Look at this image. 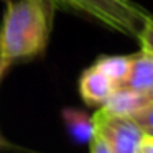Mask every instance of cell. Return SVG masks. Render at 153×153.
<instances>
[{"instance_id": "cell-1", "label": "cell", "mask_w": 153, "mask_h": 153, "mask_svg": "<svg viewBox=\"0 0 153 153\" xmlns=\"http://www.w3.org/2000/svg\"><path fill=\"white\" fill-rule=\"evenodd\" d=\"M56 8L50 0H8L0 23V79L18 61L46 51Z\"/></svg>"}, {"instance_id": "cell-2", "label": "cell", "mask_w": 153, "mask_h": 153, "mask_svg": "<svg viewBox=\"0 0 153 153\" xmlns=\"http://www.w3.org/2000/svg\"><path fill=\"white\" fill-rule=\"evenodd\" d=\"M54 8L79 13L123 36L138 40L153 23L148 10L133 0H50Z\"/></svg>"}, {"instance_id": "cell-3", "label": "cell", "mask_w": 153, "mask_h": 153, "mask_svg": "<svg viewBox=\"0 0 153 153\" xmlns=\"http://www.w3.org/2000/svg\"><path fill=\"white\" fill-rule=\"evenodd\" d=\"M94 132L99 133L114 153H133L143 137V130L128 117H114L100 109L92 114Z\"/></svg>"}, {"instance_id": "cell-4", "label": "cell", "mask_w": 153, "mask_h": 153, "mask_svg": "<svg viewBox=\"0 0 153 153\" xmlns=\"http://www.w3.org/2000/svg\"><path fill=\"white\" fill-rule=\"evenodd\" d=\"M79 94H81V99L86 105H91V107H100L107 99L109 96L115 91V84L96 66L86 68L82 71L79 77Z\"/></svg>"}, {"instance_id": "cell-5", "label": "cell", "mask_w": 153, "mask_h": 153, "mask_svg": "<svg viewBox=\"0 0 153 153\" xmlns=\"http://www.w3.org/2000/svg\"><path fill=\"white\" fill-rule=\"evenodd\" d=\"M150 100H153V94H143L130 89V87L119 86L109 96V99L97 109H100L107 115L132 117L140 107H143Z\"/></svg>"}, {"instance_id": "cell-6", "label": "cell", "mask_w": 153, "mask_h": 153, "mask_svg": "<svg viewBox=\"0 0 153 153\" xmlns=\"http://www.w3.org/2000/svg\"><path fill=\"white\" fill-rule=\"evenodd\" d=\"M123 86L143 94H153V50L152 48H140V51L137 54H132L130 71Z\"/></svg>"}, {"instance_id": "cell-7", "label": "cell", "mask_w": 153, "mask_h": 153, "mask_svg": "<svg viewBox=\"0 0 153 153\" xmlns=\"http://www.w3.org/2000/svg\"><path fill=\"white\" fill-rule=\"evenodd\" d=\"M61 119L64 122L69 137L76 143H89L94 135V119L87 110L66 107L61 110Z\"/></svg>"}, {"instance_id": "cell-8", "label": "cell", "mask_w": 153, "mask_h": 153, "mask_svg": "<svg viewBox=\"0 0 153 153\" xmlns=\"http://www.w3.org/2000/svg\"><path fill=\"white\" fill-rule=\"evenodd\" d=\"M130 63H132V54L130 56L120 54V56H100L94 64L119 87L125 84L130 71Z\"/></svg>"}, {"instance_id": "cell-9", "label": "cell", "mask_w": 153, "mask_h": 153, "mask_svg": "<svg viewBox=\"0 0 153 153\" xmlns=\"http://www.w3.org/2000/svg\"><path fill=\"white\" fill-rule=\"evenodd\" d=\"M128 119H132L133 122L143 130V133L153 135V100H150V102H146L143 107H140V109L137 110L132 117H128Z\"/></svg>"}, {"instance_id": "cell-10", "label": "cell", "mask_w": 153, "mask_h": 153, "mask_svg": "<svg viewBox=\"0 0 153 153\" xmlns=\"http://www.w3.org/2000/svg\"><path fill=\"white\" fill-rule=\"evenodd\" d=\"M89 148H91L89 153H114L112 150H110V146L104 142L102 137L96 132H94L92 138H91V142H89Z\"/></svg>"}, {"instance_id": "cell-11", "label": "cell", "mask_w": 153, "mask_h": 153, "mask_svg": "<svg viewBox=\"0 0 153 153\" xmlns=\"http://www.w3.org/2000/svg\"><path fill=\"white\" fill-rule=\"evenodd\" d=\"M133 153H153V135L143 133V137L140 138V142Z\"/></svg>"}, {"instance_id": "cell-12", "label": "cell", "mask_w": 153, "mask_h": 153, "mask_svg": "<svg viewBox=\"0 0 153 153\" xmlns=\"http://www.w3.org/2000/svg\"><path fill=\"white\" fill-rule=\"evenodd\" d=\"M2 146H7V140H5L4 135L0 133V148H2Z\"/></svg>"}, {"instance_id": "cell-13", "label": "cell", "mask_w": 153, "mask_h": 153, "mask_svg": "<svg viewBox=\"0 0 153 153\" xmlns=\"http://www.w3.org/2000/svg\"><path fill=\"white\" fill-rule=\"evenodd\" d=\"M2 2H4V4H7V2H8V0H2Z\"/></svg>"}, {"instance_id": "cell-14", "label": "cell", "mask_w": 153, "mask_h": 153, "mask_svg": "<svg viewBox=\"0 0 153 153\" xmlns=\"http://www.w3.org/2000/svg\"><path fill=\"white\" fill-rule=\"evenodd\" d=\"M0 81H2V79H0Z\"/></svg>"}]
</instances>
